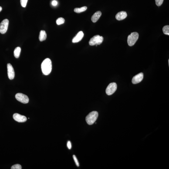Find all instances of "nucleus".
Wrapping results in <instances>:
<instances>
[{"label": "nucleus", "mask_w": 169, "mask_h": 169, "mask_svg": "<svg viewBox=\"0 0 169 169\" xmlns=\"http://www.w3.org/2000/svg\"><path fill=\"white\" fill-rule=\"evenodd\" d=\"M163 31L164 34L169 35V25H166V26H165L163 27Z\"/></svg>", "instance_id": "obj_17"}, {"label": "nucleus", "mask_w": 169, "mask_h": 169, "mask_svg": "<svg viewBox=\"0 0 169 169\" xmlns=\"http://www.w3.org/2000/svg\"><path fill=\"white\" fill-rule=\"evenodd\" d=\"M2 10V7H1V6H0V12H1V11Z\"/></svg>", "instance_id": "obj_25"}, {"label": "nucleus", "mask_w": 169, "mask_h": 169, "mask_svg": "<svg viewBox=\"0 0 169 169\" xmlns=\"http://www.w3.org/2000/svg\"><path fill=\"white\" fill-rule=\"evenodd\" d=\"M143 73H140L133 77L132 79V82L133 84H137L140 83L143 80Z\"/></svg>", "instance_id": "obj_10"}, {"label": "nucleus", "mask_w": 169, "mask_h": 169, "mask_svg": "<svg viewBox=\"0 0 169 169\" xmlns=\"http://www.w3.org/2000/svg\"><path fill=\"white\" fill-rule=\"evenodd\" d=\"M28 0H21V6L23 7H25L26 6Z\"/></svg>", "instance_id": "obj_20"}, {"label": "nucleus", "mask_w": 169, "mask_h": 169, "mask_svg": "<svg viewBox=\"0 0 169 169\" xmlns=\"http://www.w3.org/2000/svg\"><path fill=\"white\" fill-rule=\"evenodd\" d=\"M41 68L43 74L49 75L51 73L52 69V62L49 58H46L42 62Z\"/></svg>", "instance_id": "obj_1"}, {"label": "nucleus", "mask_w": 169, "mask_h": 169, "mask_svg": "<svg viewBox=\"0 0 169 169\" xmlns=\"http://www.w3.org/2000/svg\"><path fill=\"white\" fill-rule=\"evenodd\" d=\"M21 51V48L19 47H18L15 48L14 53V56L15 58H18L19 57L20 55Z\"/></svg>", "instance_id": "obj_15"}, {"label": "nucleus", "mask_w": 169, "mask_h": 169, "mask_svg": "<svg viewBox=\"0 0 169 169\" xmlns=\"http://www.w3.org/2000/svg\"><path fill=\"white\" fill-rule=\"evenodd\" d=\"M103 41V36L99 35H96L92 37L89 41V44L91 46L95 45H100Z\"/></svg>", "instance_id": "obj_4"}, {"label": "nucleus", "mask_w": 169, "mask_h": 169, "mask_svg": "<svg viewBox=\"0 0 169 169\" xmlns=\"http://www.w3.org/2000/svg\"><path fill=\"white\" fill-rule=\"evenodd\" d=\"M11 169H21L22 167L21 165L19 164H16L13 165L11 167Z\"/></svg>", "instance_id": "obj_19"}, {"label": "nucleus", "mask_w": 169, "mask_h": 169, "mask_svg": "<svg viewBox=\"0 0 169 169\" xmlns=\"http://www.w3.org/2000/svg\"><path fill=\"white\" fill-rule=\"evenodd\" d=\"M57 2L56 1H53L52 2V5L54 6H56L57 5Z\"/></svg>", "instance_id": "obj_24"}, {"label": "nucleus", "mask_w": 169, "mask_h": 169, "mask_svg": "<svg viewBox=\"0 0 169 169\" xmlns=\"http://www.w3.org/2000/svg\"><path fill=\"white\" fill-rule=\"evenodd\" d=\"M47 38V34L46 32L44 31H41L40 32L39 36V39L40 41H45Z\"/></svg>", "instance_id": "obj_14"}, {"label": "nucleus", "mask_w": 169, "mask_h": 169, "mask_svg": "<svg viewBox=\"0 0 169 169\" xmlns=\"http://www.w3.org/2000/svg\"><path fill=\"white\" fill-rule=\"evenodd\" d=\"M67 145L68 148L69 149V150H71V149L72 147V144L70 141H68L67 142Z\"/></svg>", "instance_id": "obj_23"}, {"label": "nucleus", "mask_w": 169, "mask_h": 169, "mask_svg": "<svg viewBox=\"0 0 169 169\" xmlns=\"http://www.w3.org/2000/svg\"><path fill=\"white\" fill-rule=\"evenodd\" d=\"M102 15V13L100 11H98L94 14L92 16L91 20L93 23H95L98 21Z\"/></svg>", "instance_id": "obj_13"}, {"label": "nucleus", "mask_w": 169, "mask_h": 169, "mask_svg": "<svg viewBox=\"0 0 169 169\" xmlns=\"http://www.w3.org/2000/svg\"><path fill=\"white\" fill-rule=\"evenodd\" d=\"M139 37V34L137 32L132 33L128 36L127 42L129 46H133L137 41Z\"/></svg>", "instance_id": "obj_3"}, {"label": "nucleus", "mask_w": 169, "mask_h": 169, "mask_svg": "<svg viewBox=\"0 0 169 169\" xmlns=\"http://www.w3.org/2000/svg\"><path fill=\"white\" fill-rule=\"evenodd\" d=\"M87 9V7L83 6L80 8H76L74 9V12L77 13H81L82 12H84Z\"/></svg>", "instance_id": "obj_16"}, {"label": "nucleus", "mask_w": 169, "mask_h": 169, "mask_svg": "<svg viewBox=\"0 0 169 169\" xmlns=\"http://www.w3.org/2000/svg\"><path fill=\"white\" fill-rule=\"evenodd\" d=\"M15 97L17 100L23 103H27L29 102V99L28 96L22 93H17L15 95Z\"/></svg>", "instance_id": "obj_6"}, {"label": "nucleus", "mask_w": 169, "mask_h": 169, "mask_svg": "<svg viewBox=\"0 0 169 169\" xmlns=\"http://www.w3.org/2000/svg\"><path fill=\"white\" fill-rule=\"evenodd\" d=\"M117 86L116 83L113 82L110 84L106 89V92L108 95H111L115 92L117 89Z\"/></svg>", "instance_id": "obj_5"}, {"label": "nucleus", "mask_w": 169, "mask_h": 169, "mask_svg": "<svg viewBox=\"0 0 169 169\" xmlns=\"http://www.w3.org/2000/svg\"><path fill=\"white\" fill-rule=\"evenodd\" d=\"M156 4L157 6H160L162 4L164 0H155Z\"/></svg>", "instance_id": "obj_21"}, {"label": "nucleus", "mask_w": 169, "mask_h": 169, "mask_svg": "<svg viewBox=\"0 0 169 169\" xmlns=\"http://www.w3.org/2000/svg\"><path fill=\"white\" fill-rule=\"evenodd\" d=\"M8 78L10 79H13L15 77V73L14 69L11 64L8 63L7 65Z\"/></svg>", "instance_id": "obj_8"}, {"label": "nucleus", "mask_w": 169, "mask_h": 169, "mask_svg": "<svg viewBox=\"0 0 169 169\" xmlns=\"http://www.w3.org/2000/svg\"><path fill=\"white\" fill-rule=\"evenodd\" d=\"M73 157L74 160V161L75 163H76V166H77V167H79V162L78 161L77 159L76 158V156L75 155H73Z\"/></svg>", "instance_id": "obj_22"}, {"label": "nucleus", "mask_w": 169, "mask_h": 169, "mask_svg": "<svg viewBox=\"0 0 169 169\" xmlns=\"http://www.w3.org/2000/svg\"><path fill=\"white\" fill-rule=\"evenodd\" d=\"M13 118L15 121L19 123H24L26 122L27 120L26 116L17 113L14 114Z\"/></svg>", "instance_id": "obj_9"}, {"label": "nucleus", "mask_w": 169, "mask_h": 169, "mask_svg": "<svg viewBox=\"0 0 169 169\" xmlns=\"http://www.w3.org/2000/svg\"><path fill=\"white\" fill-rule=\"evenodd\" d=\"M127 14L125 11H122L118 13L116 16V19L118 21H122L127 17Z\"/></svg>", "instance_id": "obj_11"}, {"label": "nucleus", "mask_w": 169, "mask_h": 169, "mask_svg": "<svg viewBox=\"0 0 169 169\" xmlns=\"http://www.w3.org/2000/svg\"><path fill=\"white\" fill-rule=\"evenodd\" d=\"M9 21L7 19L3 20L0 24V33L1 34L6 33L7 31Z\"/></svg>", "instance_id": "obj_7"}, {"label": "nucleus", "mask_w": 169, "mask_h": 169, "mask_svg": "<svg viewBox=\"0 0 169 169\" xmlns=\"http://www.w3.org/2000/svg\"><path fill=\"white\" fill-rule=\"evenodd\" d=\"M65 20L63 18H59L57 19L56 23L57 25H61L64 23Z\"/></svg>", "instance_id": "obj_18"}, {"label": "nucleus", "mask_w": 169, "mask_h": 169, "mask_svg": "<svg viewBox=\"0 0 169 169\" xmlns=\"http://www.w3.org/2000/svg\"><path fill=\"white\" fill-rule=\"evenodd\" d=\"M84 35L82 31H80L77 33L76 36L73 38L72 40V42L73 43H76L80 42L83 38Z\"/></svg>", "instance_id": "obj_12"}, {"label": "nucleus", "mask_w": 169, "mask_h": 169, "mask_svg": "<svg viewBox=\"0 0 169 169\" xmlns=\"http://www.w3.org/2000/svg\"><path fill=\"white\" fill-rule=\"evenodd\" d=\"M98 116V113L97 112H91L86 116V123L89 125H93L97 120Z\"/></svg>", "instance_id": "obj_2"}]
</instances>
